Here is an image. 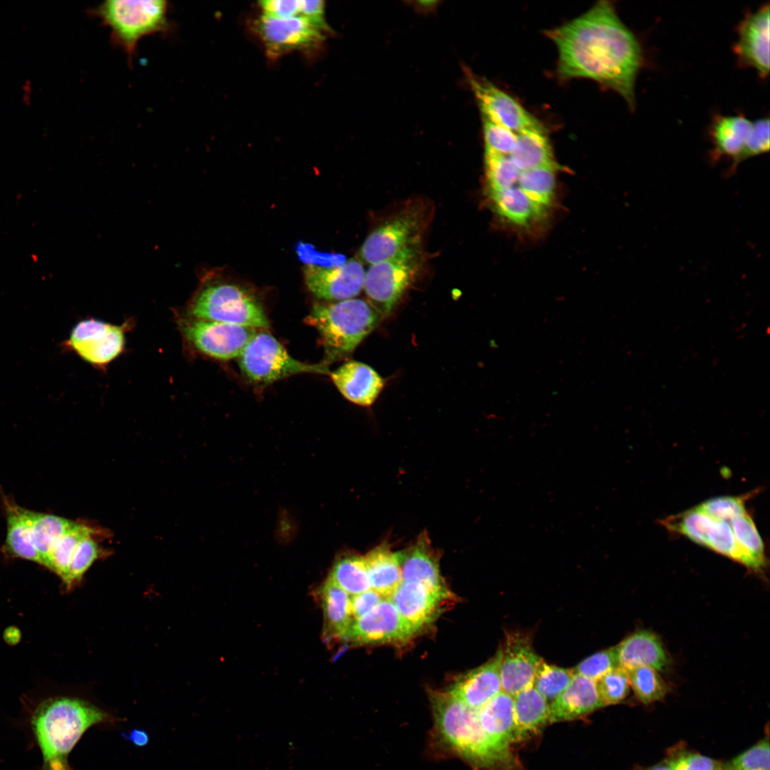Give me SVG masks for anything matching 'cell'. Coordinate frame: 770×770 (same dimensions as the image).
Segmentation results:
<instances>
[{
    "instance_id": "49",
    "label": "cell",
    "mask_w": 770,
    "mask_h": 770,
    "mask_svg": "<svg viewBox=\"0 0 770 770\" xmlns=\"http://www.w3.org/2000/svg\"><path fill=\"white\" fill-rule=\"evenodd\" d=\"M672 770H722L716 760L697 753H679L667 761Z\"/></svg>"
},
{
    "instance_id": "51",
    "label": "cell",
    "mask_w": 770,
    "mask_h": 770,
    "mask_svg": "<svg viewBox=\"0 0 770 770\" xmlns=\"http://www.w3.org/2000/svg\"><path fill=\"white\" fill-rule=\"evenodd\" d=\"M384 598L372 589L351 596V609L354 619H357L371 611Z\"/></svg>"
},
{
    "instance_id": "42",
    "label": "cell",
    "mask_w": 770,
    "mask_h": 770,
    "mask_svg": "<svg viewBox=\"0 0 770 770\" xmlns=\"http://www.w3.org/2000/svg\"><path fill=\"white\" fill-rule=\"evenodd\" d=\"M485 165L490 191L515 185L521 173L506 155L486 151Z\"/></svg>"
},
{
    "instance_id": "19",
    "label": "cell",
    "mask_w": 770,
    "mask_h": 770,
    "mask_svg": "<svg viewBox=\"0 0 770 770\" xmlns=\"http://www.w3.org/2000/svg\"><path fill=\"white\" fill-rule=\"evenodd\" d=\"M542 659L533 650L529 636L519 632L507 633L500 650L502 691L515 696L532 686Z\"/></svg>"
},
{
    "instance_id": "18",
    "label": "cell",
    "mask_w": 770,
    "mask_h": 770,
    "mask_svg": "<svg viewBox=\"0 0 770 770\" xmlns=\"http://www.w3.org/2000/svg\"><path fill=\"white\" fill-rule=\"evenodd\" d=\"M389 599L401 617L419 632L438 617L453 597L450 590L401 581Z\"/></svg>"
},
{
    "instance_id": "36",
    "label": "cell",
    "mask_w": 770,
    "mask_h": 770,
    "mask_svg": "<svg viewBox=\"0 0 770 770\" xmlns=\"http://www.w3.org/2000/svg\"><path fill=\"white\" fill-rule=\"evenodd\" d=\"M715 519L694 508L683 513L672 515L662 521L666 528L684 535L691 540L706 546L707 534Z\"/></svg>"
},
{
    "instance_id": "39",
    "label": "cell",
    "mask_w": 770,
    "mask_h": 770,
    "mask_svg": "<svg viewBox=\"0 0 770 770\" xmlns=\"http://www.w3.org/2000/svg\"><path fill=\"white\" fill-rule=\"evenodd\" d=\"M573 675V669L550 664L542 659L537 668L533 686L548 702H553L567 688Z\"/></svg>"
},
{
    "instance_id": "22",
    "label": "cell",
    "mask_w": 770,
    "mask_h": 770,
    "mask_svg": "<svg viewBox=\"0 0 770 770\" xmlns=\"http://www.w3.org/2000/svg\"><path fill=\"white\" fill-rule=\"evenodd\" d=\"M602 707L596 682L574 674L567 688L549 704L548 722L573 720Z\"/></svg>"
},
{
    "instance_id": "2",
    "label": "cell",
    "mask_w": 770,
    "mask_h": 770,
    "mask_svg": "<svg viewBox=\"0 0 770 770\" xmlns=\"http://www.w3.org/2000/svg\"><path fill=\"white\" fill-rule=\"evenodd\" d=\"M433 715L434 741L473 767L484 770H522L510 749L496 744L483 730L477 710L448 690H428Z\"/></svg>"
},
{
    "instance_id": "38",
    "label": "cell",
    "mask_w": 770,
    "mask_h": 770,
    "mask_svg": "<svg viewBox=\"0 0 770 770\" xmlns=\"http://www.w3.org/2000/svg\"><path fill=\"white\" fill-rule=\"evenodd\" d=\"M627 672L630 687L643 704H650L665 697L667 686L657 669L642 666L627 670Z\"/></svg>"
},
{
    "instance_id": "30",
    "label": "cell",
    "mask_w": 770,
    "mask_h": 770,
    "mask_svg": "<svg viewBox=\"0 0 770 770\" xmlns=\"http://www.w3.org/2000/svg\"><path fill=\"white\" fill-rule=\"evenodd\" d=\"M521 171L555 165L545 129H528L516 133V142L509 155Z\"/></svg>"
},
{
    "instance_id": "43",
    "label": "cell",
    "mask_w": 770,
    "mask_h": 770,
    "mask_svg": "<svg viewBox=\"0 0 770 770\" xmlns=\"http://www.w3.org/2000/svg\"><path fill=\"white\" fill-rule=\"evenodd\" d=\"M595 682L599 697L604 706L622 702L630 692L627 670L620 667L611 669Z\"/></svg>"
},
{
    "instance_id": "44",
    "label": "cell",
    "mask_w": 770,
    "mask_h": 770,
    "mask_svg": "<svg viewBox=\"0 0 770 770\" xmlns=\"http://www.w3.org/2000/svg\"><path fill=\"white\" fill-rule=\"evenodd\" d=\"M744 502L743 496H721L709 499L696 508L715 520L729 522L746 513Z\"/></svg>"
},
{
    "instance_id": "25",
    "label": "cell",
    "mask_w": 770,
    "mask_h": 770,
    "mask_svg": "<svg viewBox=\"0 0 770 770\" xmlns=\"http://www.w3.org/2000/svg\"><path fill=\"white\" fill-rule=\"evenodd\" d=\"M477 716L483 730L496 744L510 749L515 741L513 696L500 692L477 709Z\"/></svg>"
},
{
    "instance_id": "15",
    "label": "cell",
    "mask_w": 770,
    "mask_h": 770,
    "mask_svg": "<svg viewBox=\"0 0 770 770\" xmlns=\"http://www.w3.org/2000/svg\"><path fill=\"white\" fill-rule=\"evenodd\" d=\"M125 327L126 324L119 326L94 319H84L73 327L68 343L86 361L105 366L122 353Z\"/></svg>"
},
{
    "instance_id": "52",
    "label": "cell",
    "mask_w": 770,
    "mask_h": 770,
    "mask_svg": "<svg viewBox=\"0 0 770 770\" xmlns=\"http://www.w3.org/2000/svg\"><path fill=\"white\" fill-rule=\"evenodd\" d=\"M325 4L322 0H300V14L323 31H327L325 21Z\"/></svg>"
},
{
    "instance_id": "33",
    "label": "cell",
    "mask_w": 770,
    "mask_h": 770,
    "mask_svg": "<svg viewBox=\"0 0 770 770\" xmlns=\"http://www.w3.org/2000/svg\"><path fill=\"white\" fill-rule=\"evenodd\" d=\"M329 578L350 596L371 589L364 556L346 553L334 562Z\"/></svg>"
},
{
    "instance_id": "23",
    "label": "cell",
    "mask_w": 770,
    "mask_h": 770,
    "mask_svg": "<svg viewBox=\"0 0 770 770\" xmlns=\"http://www.w3.org/2000/svg\"><path fill=\"white\" fill-rule=\"evenodd\" d=\"M330 375L341 394L359 406L371 405L384 386L383 378L374 369L359 361L346 362Z\"/></svg>"
},
{
    "instance_id": "50",
    "label": "cell",
    "mask_w": 770,
    "mask_h": 770,
    "mask_svg": "<svg viewBox=\"0 0 770 770\" xmlns=\"http://www.w3.org/2000/svg\"><path fill=\"white\" fill-rule=\"evenodd\" d=\"M262 15L288 18L299 16L300 0H265L260 1Z\"/></svg>"
},
{
    "instance_id": "31",
    "label": "cell",
    "mask_w": 770,
    "mask_h": 770,
    "mask_svg": "<svg viewBox=\"0 0 770 770\" xmlns=\"http://www.w3.org/2000/svg\"><path fill=\"white\" fill-rule=\"evenodd\" d=\"M498 213L518 225H526L543 216L545 208L533 201L516 185L496 191H490Z\"/></svg>"
},
{
    "instance_id": "29",
    "label": "cell",
    "mask_w": 770,
    "mask_h": 770,
    "mask_svg": "<svg viewBox=\"0 0 770 770\" xmlns=\"http://www.w3.org/2000/svg\"><path fill=\"white\" fill-rule=\"evenodd\" d=\"M515 741L540 730L548 722L549 704L532 685L513 696Z\"/></svg>"
},
{
    "instance_id": "12",
    "label": "cell",
    "mask_w": 770,
    "mask_h": 770,
    "mask_svg": "<svg viewBox=\"0 0 770 770\" xmlns=\"http://www.w3.org/2000/svg\"><path fill=\"white\" fill-rule=\"evenodd\" d=\"M466 75L483 118L515 133L528 129L545 128L518 101L489 80L473 74L468 69H466Z\"/></svg>"
},
{
    "instance_id": "1",
    "label": "cell",
    "mask_w": 770,
    "mask_h": 770,
    "mask_svg": "<svg viewBox=\"0 0 770 770\" xmlns=\"http://www.w3.org/2000/svg\"><path fill=\"white\" fill-rule=\"evenodd\" d=\"M545 34L557 48V71L561 78L594 81L617 93L630 110L635 109V83L644 64L643 50L611 1H597Z\"/></svg>"
},
{
    "instance_id": "8",
    "label": "cell",
    "mask_w": 770,
    "mask_h": 770,
    "mask_svg": "<svg viewBox=\"0 0 770 770\" xmlns=\"http://www.w3.org/2000/svg\"><path fill=\"white\" fill-rule=\"evenodd\" d=\"M237 359L244 375L256 384H267L299 374H329L325 364H307L291 356L267 332H257Z\"/></svg>"
},
{
    "instance_id": "53",
    "label": "cell",
    "mask_w": 770,
    "mask_h": 770,
    "mask_svg": "<svg viewBox=\"0 0 770 770\" xmlns=\"http://www.w3.org/2000/svg\"><path fill=\"white\" fill-rule=\"evenodd\" d=\"M123 736L131 741L137 746H144L148 744L149 741V736L148 733L140 729H135L131 730L128 734H122Z\"/></svg>"
},
{
    "instance_id": "45",
    "label": "cell",
    "mask_w": 770,
    "mask_h": 770,
    "mask_svg": "<svg viewBox=\"0 0 770 770\" xmlns=\"http://www.w3.org/2000/svg\"><path fill=\"white\" fill-rule=\"evenodd\" d=\"M769 742L763 739L728 764L722 770H769Z\"/></svg>"
},
{
    "instance_id": "9",
    "label": "cell",
    "mask_w": 770,
    "mask_h": 770,
    "mask_svg": "<svg viewBox=\"0 0 770 770\" xmlns=\"http://www.w3.org/2000/svg\"><path fill=\"white\" fill-rule=\"evenodd\" d=\"M422 264L421 247L369 265L364 287L369 303L382 317L391 314L416 279Z\"/></svg>"
},
{
    "instance_id": "3",
    "label": "cell",
    "mask_w": 770,
    "mask_h": 770,
    "mask_svg": "<svg viewBox=\"0 0 770 770\" xmlns=\"http://www.w3.org/2000/svg\"><path fill=\"white\" fill-rule=\"evenodd\" d=\"M110 719L106 712L80 699L60 697L41 702L31 724L42 754V770H71L68 755L84 732Z\"/></svg>"
},
{
    "instance_id": "7",
    "label": "cell",
    "mask_w": 770,
    "mask_h": 770,
    "mask_svg": "<svg viewBox=\"0 0 770 770\" xmlns=\"http://www.w3.org/2000/svg\"><path fill=\"white\" fill-rule=\"evenodd\" d=\"M769 118L751 121L741 114L715 115L708 128L712 161L730 160L732 171L742 161L769 150Z\"/></svg>"
},
{
    "instance_id": "11",
    "label": "cell",
    "mask_w": 770,
    "mask_h": 770,
    "mask_svg": "<svg viewBox=\"0 0 770 770\" xmlns=\"http://www.w3.org/2000/svg\"><path fill=\"white\" fill-rule=\"evenodd\" d=\"M180 327L195 349L220 360L237 358L257 332L250 327L194 318L181 320Z\"/></svg>"
},
{
    "instance_id": "37",
    "label": "cell",
    "mask_w": 770,
    "mask_h": 770,
    "mask_svg": "<svg viewBox=\"0 0 770 770\" xmlns=\"http://www.w3.org/2000/svg\"><path fill=\"white\" fill-rule=\"evenodd\" d=\"M730 525L737 544L751 560L754 570H760L765 564L764 545L751 516L746 513L733 519Z\"/></svg>"
},
{
    "instance_id": "14",
    "label": "cell",
    "mask_w": 770,
    "mask_h": 770,
    "mask_svg": "<svg viewBox=\"0 0 770 770\" xmlns=\"http://www.w3.org/2000/svg\"><path fill=\"white\" fill-rule=\"evenodd\" d=\"M418 632L400 615L389 597L354 620L344 640L354 644H401Z\"/></svg>"
},
{
    "instance_id": "46",
    "label": "cell",
    "mask_w": 770,
    "mask_h": 770,
    "mask_svg": "<svg viewBox=\"0 0 770 770\" xmlns=\"http://www.w3.org/2000/svg\"><path fill=\"white\" fill-rule=\"evenodd\" d=\"M486 151L509 155L516 142V133L508 128L483 118Z\"/></svg>"
},
{
    "instance_id": "13",
    "label": "cell",
    "mask_w": 770,
    "mask_h": 770,
    "mask_svg": "<svg viewBox=\"0 0 770 770\" xmlns=\"http://www.w3.org/2000/svg\"><path fill=\"white\" fill-rule=\"evenodd\" d=\"M254 29L272 57L313 48L324 39V31L302 16L277 18L262 14Z\"/></svg>"
},
{
    "instance_id": "5",
    "label": "cell",
    "mask_w": 770,
    "mask_h": 770,
    "mask_svg": "<svg viewBox=\"0 0 770 770\" xmlns=\"http://www.w3.org/2000/svg\"><path fill=\"white\" fill-rule=\"evenodd\" d=\"M169 8L164 0H107L91 14L111 29L112 41L131 61L142 38L170 29Z\"/></svg>"
},
{
    "instance_id": "47",
    "label": "cell",
    "mask_w": 770,
    "mask_h": 770,
    "mask_svg": "<svg viewBox=\"0 0 770 770\" xmlns=\"http://www.w3.org/2000/svg\"><path fill=\"white\" fill-rule=\"evenodd\" d=\"M615 647L598 652L580 662L573 669V674L597 681L611 669L617 667Z\"/></svg>"
},
{
    "instance_id": "27",
    "label": "cell",
    "mask_w": 770,
    "mask_h": 770,
    "mask_svg": "<svg viewBox=\"0 0 770 770\" xmlns=\"http://www.w3.org/2000/svg\"><path fill=\"white\" fill-rule=\"evenodd\" d=\"M3 501L6 521L5 552L14 558L43 565L42 559L32 540L27 509L7 496H4Z\"/></svg>"
},
{
    "instance_id": "4",
    "label": "cell",
    "mask_w": 770,
    "mask_h": 770,
    "mask_svg": "<svg viewBox=\"0 0 770 770\" xmlns=\"http://www.w3.org/2000/svg\"><path fill=\"white\" fill-rule=\"evenodd\" d=\"M381 319L368 302L356 298L316 303L308 317L320 335L327 363L351 353Z\"/></svg>"
},
{
    "instance_id": "40",
    "label": "cell",
    "mask_w": 770,
    "mask_h": 770,
    "mask_svg": "<svg viewBox=\"0 0 770 770\" xmlns=\"http://www.w3.org/2000/svg\"><path fill=\"white\" fill-rule=\"evenodd\" d=\"M97 535L85 538L77 547L63 581L68 589L78 584L93 563L107 554L96 541Z\"/></svg>"
},
{
    "instance_id": "6",
    "label": "cell",
    "mask_w": 770,
    "mask_h": 770,
    "mask_svg": "<svg viewBox=\"0 0 770 770\" xmlns=\"http://www.w3.org/2000/svg\"><path fill=\"white\" fill-rule=\"evenodd\" d=\"M192 318L267 329L268 319L256 297L245 288L208 279L190 301Z\"/></svg>"
},
{
    "instance_id": "35",
    "label": "cell",
    "mask_w": 770,
    "mask_h": 770,
    "mask_svg": "<svg viewBox=\"0 0 770 770\" xmlns=\"http://www.w3.org/2000/svg\"><path fill=\"white\" fill-rule=\"evenodd\" d=\"M555 165L536 168L520 173L519 187L533 201L546 208L551 202L555 188Z\"/></svg>"
},
{
    "instance_id": "20",
    "label": "cell",
    "mask_w": 770,
    "mask_h": 770,
    "mask_svg": "<svg viewBox=\"0 0 770 770\" xmlns=\"http://www.w3.org/2000/svg\"><path fill=\"white\" fill-rule=\"evenodd\" d=\"M398 555L402 581L419 583L438 590H449L441 575L439 553L433 548L426 532L419 535L409 548L398 552Z\"/></svg>"
},
{
    "instance_id": "28",
    "label": "cell",
    "mask_w": 770,
    "mask_h": 770,
    "mask_svg": "<svg viewBox=\"0 0 770 770\" xmlns=\"http://www.w3.org/2000/svg\"><path fill=\"white\" fill-rule=\"evenodd\" d=\"M371 589L389 597L402 581L398 553L383 543L364 555Z\"/></svg>"
},
{
    "instance_id": "26",
    "label": "cell",
    "mask_w": 770,
    "mask_h": 770,
    "mask_svg": "<svg viewBox=\"0 0 770 770\" xmlns=\"http://www.w3.org/2000/svg\"><path fill=\"white\" fill-rule=\"evenodd\" d=\"M318 595L324 614V639L326 641L344 640L354 620L351 596L329 577L320 587Z\"/></svg>"
},
{
    "instance_id": "24",
    "label": "cell",
    "mask_w": 770,
    "mask_h": 770,
    "mask_svg": "<svg viewBox=\"0 0 770 770\" xmlns=\"http://www.w3.org/2000/svg\"><path fill=\"white\" fill-rule=\"evenodd\" d=\"M618 666L626 670L650 667L667 670L669 660L660 639L653 632L637 631L615 646Z\"/></svg>"
},
{
    "instance_id": "10",
    "label": "cell",
    "mask_w": 770,
    "mask_h": 770,
    "mask_svg": "<svg viewBox=\"0 0 770 770\" xmlns=\"http://www.w3.org/2000/svg\"><path fill=\"white\" fill-rule=\"evenodd\" d=\"M426 220L419 208L406 209L383 222L366 237L359 250L369 265L420 247Z\"/></svg>"
},
{
    "instance_id": "21",
    "label": "cell",
    "mask_w": 770,
    "mask_h": 770,
    "mask_svg": "<svg viewBox=\"0 0 770 770\" xmlns=\"http://www.w3.org/2000/svg\"><path fill=\"white\" fill-rule=\"evenodd\" d=\"M500 650L483 665L456 679L448 690L468 707L478 709L502 691Z\"/></svg>"
},
{
    "instance_id": "54",
    "label": "cell",
    "mask_w": 770,
    "mask_h": 770,
    "mask_svg": "<svg viewBox=\"0 0 770 770\" xmlns=\"http://www.w3.org/2000/svg\"><path fill=\"white\" fill-rule=\"evenodd\" d=\"M644 770H672V769L668 766V764L666 763V764H656V765L652 766L651 767L647 768V769H645Z\"/></svg>"
},
{
    "instance_id": "17",
    "label": "cell",
    "mask_w": 770,
    "mask_h": 770,
    "mask_svg": "<svg viewBox=\"0 0 770 770\" xmlns=\"http://www.w3.org/2000/svg\"><path fill=\"white\" fill-rule=\"evenodd\" d=\"M303 272L306 284L315 297L326 301H342L360 293L366 271L361 261L351 259L334 267L305 265Z\"/></svg>"
},
{
    "instance_id": "34",
    "label": "cell",
    "mask_w": 770,
    "mask_h": 770,
    "mask_svg": "<svg viewBox=\"0 0 770 770\" xmlns=\"http://www.w3.org/2000/svg\"><path fill=\"white\" fill-rule=\"evenodd\" d=\"M99 531L86 523L76 522L58 541L47 560L46 568L55 573L63 581L79 543L85 538L98 534Z\"/></svg>"
},
{
    "instance_id": "41",
    "label": "cell",
    "mask_w": 770,
    "mask_h": 770,
    "mask_svg": "<svg viewBox=\"0 0 770 770\" xmlns=\"http://www.w3.org/2000/svg\"><path fill=\"white\" fill-rule=\"evenodd\" d=\"M706 547L754 570L751 560L737 544L729 522L714 520L707 534Z\"/></svg>"
},
{
    "instance_id": "16",
    "label": "cell",
    "mask_w": 770,
    "mask_h": 770,
    "mask_svg": "<svg viewBox=\"0 0 770 770\" xmlns=\"http://www.w3.org/2000/svg\"><path fill=\"white\" fill-rule=\"evenodd\" d=\"M769 4L748 12L739 23L734 45L737 63L754 68L761 78L769 73Z\"/></svg>"
},
{
    "instance_id": "32",
    "label": "cell",
    "mask_w": 770,
    "mask_h": 770,
    "mask_svg": "<svg viewBox=\"0 0 770 770\" xmlns=\"http://www.w3.org/2000/svg\"><path fill=\"white\" fill-rule=\"evenodd\" d=\"M33 543L46 567L53 549L62 536L76 521L53 514L39 513L27 509Z\"/></svg>"
},
{
    "instance_id": "48",
    "label": "cell",
    "mask_w": 770,
    "mask_h": 770,
    "mask_svg": "<svg viewBox=\"0 0 770 770\" xmlns=\"http://www.w3.org/2000/svg\"><path fill=\"white\" fill-rule=\"evenodd\" d=\"M296 252L299 259L305 265L319 267H339L346 261L343 255L319 252L313 245L302 242L297 243Z\"/></svg>"
}]
</instances>
